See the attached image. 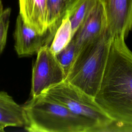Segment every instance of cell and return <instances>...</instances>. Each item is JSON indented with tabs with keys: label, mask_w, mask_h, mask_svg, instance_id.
I'll use <instances>...</instances> for the list:
<instances>
[{
	"label": "cell",
	"mask_w": 132,
	"mask_h": 132,
	"mask_svg": "<svg viewBox=\"0 0 132 132\" xmlns=\"http://www.w3.org/2000/svg\"><path fill=\"white\" fill-rule=\"evenodd\" d=\"M125 39L120 36L111 40L94 100L111 119L132 125V52Z\"/></svg>",
	"instance_id": "1"
},
{
	"label": "cell",
	"mask_w": 132,
	"mask_h": 132,
	"mask_svg": "<svg viewBox=\"0 0 132 132\" xmlns=\"http://www.w3.org/2000/svg\"><path fill=\"white\" fill-rule=\"evenodd\" d=\"M22 106L24 128L29 132H94L99 126L43 94L31 97Z\"/></svg>",
	"instance_id": "2"
},
{
	"label": "cell",
	"mask_w": 132,
	"mask_h": 132,
	"mask_svg": "<svg viewBox=\"0 0 132 132\" xmlns=\"http://www.w3.org/2000/svg\"><path fill=\"white\" fill-rule=\"evenodd\" d=\"M111 39L106 30L77 54L65 81L94 98L101 83Z\"/></svg>",
	"instance_id": "3"
},
{
	"label": "cell",
	"mask_w": 132,
	"mask_h": 132,
	"mask_svg": "<svg viewBox=\"0 0 132 132\" xmlns=\"http://www.w3.org/2000/svg\"><path fill=\"white\" fill-rule=\"evenodd\" d=\"M41 94L59 102L73 113L96 122L99 126L94 132L112 120L96 103L94 97L65 80L50 87Z\"/></svg>",
	"instance_id": "4"
},
{
	"label": "cell",
	"mask_w": 132,
	"mask_h": 132,
	"mask_svg": "<svg viewBox=\"0 0 132 132\" xmlns=\"http://www.w3.org/2000/svg\"><path fill=\"white\" fill-rule=\"evenodd\" d=\"M32 70L30 95H40L50 87L65 80L66 74L50 46H43L37 53Z\"/></svg>",
	"instance_id": "5"
},
{
	"label": "cell",
	"mask_w": 132,
	"mask_h": 132,
	"mask_svg": "<svg viewBox=\"0 0 132 132\" xmlns=\"http://www.w3.org/2000/svg\"><path fill=\"white\" fill-rule=\"evenodd\" d=\"M99 1L104 10L106 35L126 38L132 30V0Z\"/></svg>",
	"instance_id": "6"
},
{
	"label": "cell",
	"mask_w": 132,
	"mask_h": 132,
	"mask_svg": "<svg viewBox=\"0 0 132 132\" xmlns=\"http://www.w3.org/2000/svg\"><path fill=\"white\" fill-rule=\"evenodd\" d=\"M54 36L49 31L41 34L28 26L21 16H17L13 34L14 48L20 56H27L37 54L44 46H50Z\"/></svg>",
	"instance_id": "7"
},
{
	"label": "cell",
	"mask_w": 132,
	"mask_h": 132,
	"mask_svg": "<svg viewBox=\"0 0 132 132\" xmlns=\"http://www.w3.org/2000/svg\"><path fill=\"white\" fill-rule=\"evenodd\" d=\"M105 30L106 18L103 6L99 0H97L73 37L77 54L84 47L96 39Z\"/></svg>",
	"instance_id": "8"
},
{
	"label": "cell",
	"mask_w": 132,
	"mask_h": 132,
	"mask_svg": "<svg viewBox=\"0 0 132 132\" xmlns=\"http://www.w3.org/2000/svg\"><path fill=\"white\" fill-rule=\"evenodd\" d=\"M19 14L28 26L41 34L47 32L46 0H19Z\"/></svg>",
	"instance_id": "9"
},
{
	"label": "cell",
	"mask_w": 132,
	"mask_h": 132,
	"mask_svg": "<svg viewBox=\"0 0 132 132\" xmlns=\"http://www.w3.org/2000/svg\"><path fill=\"white\" fill-rule=\"evenodd\" d=\"M25 124L23 106L16 103L7 92L0 91V132L7 127H24Z\"/></svg>",
	"instance_id": "10"
},
{
	"label": "cell",
	"mask_w": 132,
	"mask_h": 132,
	"mask_svg": "<svg viewBox=\"0 0 132 132\" xmlns=\"http://www.w3.org/2000/svg\"><path fill=\"white\" fill-rule=\"evenodd\" d=\"M77 0H46L48 30L54 36L67 12Z\"/></svg>",
	"instance_id": "11"
},
{
	"label": "cell",
	"mask_w": 132,
	"mask_h": 132,
	"mask_svg": "<svg viewBox=\"0 0 132 132\" xmlns=\"http://www.w3.org/2000/svg\"><path fill=\"white\" fill-rule=\"evenodd\" d=\"M96 1L97 0H77L67 12V15L71 24L73 36Z\"/></svg>",
	"instance_id": "12"
},
{
	"label": "cell",
	"mask_w": 132,
	"mask_h": 132,
	"mask_svg": "<svg viewBox=\"0 0 132 132\" xmlns=\"http://www.w3.org/2000/svg\"><path fill=\"white\" fill-rule=\"evenodd\" d=\"M73 37L71 24L68 16L66 14L55 34L50 45L51 50L55 55L57 54L69 44Z\"/></svg>",
	"instance_id": "13"
},
{
	"label": "cell",
	"mask_w": 132,
	"mask_h": 132,
	"mask_svg": "<svg viewBox=\"0 0 132 132\" xmlns=\"http://www.w3.org/2000/svg\"><path fill=\"white\" fill-rule=\"evenodd\" d=\"M77 54L76 44L72 38L69 44L56 55L57 59L66 74V76L76 58Z\"/></svg>",
	"instance_id": "14"
},
{
	"label": "cell",
	"mask_w": 132,
	"mask_h": 132,
	"mask_svg": "<svg viewBox=\"0 0 132 132\" xmlns=\"http://www.w3.org/2000/svg\"><path fill=\"white\" fill-rule=\"evenodd\" d=\"M11 12V8L8 7L4 9L0 14V54L6 45Z\"/></svg>",
	"instance_id": "15"
},
{
	"label": "cell",
	"mask_w": 132,
	"mask_h": 132,
	"mask_svg": "<svg viewBox=\"0 0 132 132\" xmlns=\"http://www.w3.org/2000/svg\"><path fill=\"white\" fill-rule=\"evenodd\" d=\"M112 132L126 131L132 132V125L112 120L104 126L97 128L95 132Z\"/></svg>",
	"instance_id": "16"
},
{
	"label": "cell",
	"mask_w": 132,
	"mask_h": 132,
	"mask_svg": "<svg viewBox=\"0 0 132 132\" xmlns=\"http://www.w3.org/2000/svg\"><path fill=\"white\" fill-rule=\"evenodd\" d=\"M4 10V8H3V4L2 3V0H0V14L2 13V12L3 11V10Z\"/></svg>",
	"instance_id": "17"
}]
</instances>
